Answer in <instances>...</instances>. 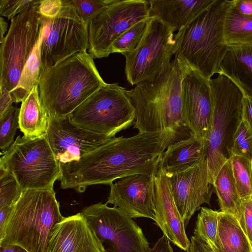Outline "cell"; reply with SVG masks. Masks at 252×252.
I'll use <instances>...</instances> for the list:
<instances>
[{"label":"cell","instance_id":"1","mask_svg":"<svg viewBox=\"0 0 252 252\" xmlns=\"http://www.w3.org/2000/svg\"><path fill=\"white\" fill-rule=\"evenodd\" d=\"M178 135L171 131L138 132L129 137H114L78 161L60 165L61 187L81 193L89 186H110L131 175L155 176L163 154Z\"/></svg>","mask_w":252,"mask_h":252},{"label":"cell","instance_id":"2","mask_svg":"<svg viewBox=\"0 0 252 252\" xmlns=\"http://www.w3.org/2000/svg\"><path fill=\"white\" fill-rule=\"evenodd\" d=\"M188 65L174 59L153 79L125 93L135 112L134 128L140 132L171 131L186 127L183 117L182 80Z\"/></svg>","mask_w":252,"mask_h":252},{"label":"cell","instance_id":"3","mask_svg":"<svg viewBox=\"0 0 252 252\" xmlns=\"http://www.w3.org/2000/svg\"><path fill=\"white\" fill-rule=\"evenodd\" d=\"M87 51L78 52L41 73L38 92L50 117L69 116L106 84Z\"/></svg>","mask_w":252,"mask_h":252},{"label":"cell","instance_id":"4","mask_svg":"<svg viewBox=\"0 0 252 252\" xmlns=\"http://www.w3.org/2000/svg\"><path fill=\"white\" fill-rule=\"evenodd\" d=\"M235 0H214L174 34L175 58L210 80L220 73L228 47L224 37L226 14Z\"/></svg>","mask_w":252,"mask_h":252},{"label":"cell","instance_id":"5","mask_svg":"<svg viewBox=\"0 0 252 252\" xmlns=\"http://www.w3.org/2000/svg\"><path fill=\"white\" fill-rule=\"evenodd\" d=\"M53 189L23 191L0 235V247L16 245L47 252L54 226L63 219Z\"/></svg>","mask_w":252,"mask_h":252},{"label":"cell","instance_id":"6","mask_svg":"<svg viewBox=\"0 0 252 252\" xmlns=\"http://www.w3.org/2000/svg\"><path fill=\"white\" fill-rule=\"evenodd\" d=\"M210 82L213 108L207 136L206 158L213 185L220 170L232 156L234 135L242 121L245 95L224 74L219 73Z\"/></svg>","mask_w":252,"mask_h":252},{"label":"cell","instance_id":"7","mask_svg":"<svg viewBox=\"0 0 252 252\" xmlns=\"http://www.w3.org/2000/svg\"><path fill=\"white\" fill-rule=\"evenodd\" d=\"M0 169L15 178L22 191L53 189L61 172L46 135L18 136L1 157Z\"/></svg>","mask_w":252,"mask_h":252},{"label":"cell","instance_id":"8","mask_svg":"<svg viewBox=\"0 0 252 252\" xmlns=\"http://www.w3.org/2000/svg\"><path fill=\"white\" fill-rule=\"evenodd\" d=\"M118 83H106L69 116L76 125L112 138L129 127L135 119V109Z\"/></svg>","mask_w":252,"mask_h":252},{"label":"cell","instance_id":"9","mask_svg":"<svg viewBox=\"0 0 252 252\" xmlns=\"http://www.w3.org/2000/svg\"><path fill=\"white\" fill-rule=\"evenodd\" d=\"M59 13L41 18V73L89 47V25L81 19L69 0H62Z\"/></svg>","mask_w":252,"mask_h":252},{"label":"cell","instance_id":"10","mask_svg":"<svg viewBox=\"0 0 252 252\" xmlns=\"http://www.w3.org/2000/svg\"><path fill=\"white\" fill-rule=\"evenodd\" d=\"M40 1L33 0L29 9L11 19L7 34L0 39V88L10 93L17 86L40 36L41 18L37 11Z\"/></svg>","mask_w":252,"mask_h":252},{"label":"cell","instance_id":"11","mask_svg":"<svg viewBox=\"0 0 252 252\" xmlns=\"http://www.w3.org/2000/svg\"><path fill=\"white\" fill-rule=\"evenodd\" d=\"M146 0H109L89 24V53L94 59L108 57L113 42L137 22L149 18Z\"/></svg>","mask_w":252,"mask_h":252},{"label":"cell","instance_id":"12","mask_svg":"<svg viewBox=\"0 0 252 252\" xmlns=\"http://www.w3.org/2000/svg\"><path fill=\"white\" fill-rule=\"evenodd\" d=\"M149 18L140 46L124 55L126 76L131 85L154 78L170 64L175 54L174 32L157 18Z\"/></svg>","mask_w":252,"mask_h":252},{"label":"cell","instance_id":"13","mask_svg":"<svg viewBox=\"0 0 252 252\" xmlns=\"http://www.w3.org/2000/svg\"><path fill=\"white\" fill-rule=\"evenodd\" d=\"M81 214L111 252H149V243L141 228L118 207L99 202L84 208Z\"/></svg>","mask_w":252,"mask_h":252},{"label":"cell","instance_id":"14","mask_svg":"<svg viewBox=\"0 0 252 252\" xmlns=\"http://www.w3.org/2000/svg\"><path fill=\"white\" fill-rule=\"evenodd\" d=\"M46 136L60 165L78 161L111 139L76 125L68 116L50 117Z\"/></svg>","mask_w":252,"mask_h":252},{"label":"cell","instance_id":"15","mask_svg":"<svg viewBox=\"0 0 252 252\" xmlns=\"http://www.w3.org/2000/svg\"><path fill=\"white\" fill-rule=\"evenodd\" d=\"M210 80L188 66L181 88L182 114L186 127L193 135L207 140L213 108Z\"/></svg>","mask_w":252,"mask_h":252},{"label":"cell","instance_id":"16","mask_svg":"<svg viewBox=\"0 0 252 252\" xmlns=\"http://www.w3.org/2000/svg\"><path fill=\"white\" fill-rule=\"evenodd\" d=\"M167 176L174 201L186 227L201 205L210 203L213 185L207 158L183 171Z\"/></svg>","mask_w":252,"mask_h":252},{"label":"cell","instance_id":"17","mask_svg":"<svg viewBox=\"0 0 252 252\" xmlns=\"http://www.w3.org/2000/svg\"><path fill=\"white\" fill-rule=\"evenodd\" d=\"M154 177L137 174L110 185L106 203L113 204L131 218H147L156 222Z\"/></svg>","mask_w":252,"mask_h":252},{"label":"cell","instance_id":"18","mask_svg":"<svg viewBox=\"0 0 252 252\" xmlns=\"http://www.w3.org/2000/svg\"><path fill=\"white\" fill-rule=\"evenodd\" d=\"M155 224L173 244L188 252L190 246L184 220L176 207L168 178L159 168L154 177Z\"/></svg>","mask_w":252,"mask_h":252},{"label":"cell","instance_id":"19","mask_svg":"<svg viewBox=\"0 0 252 252\" xmlns=\"http://www.w3.org/2000/svg\"><path fill=\"white\" fill-rule=\"evenodd\" d=\"M81 213L64 217L52 230L47 252H106Z\"/></svg>","mask_w":252,"mask_h":252},{"label":"cell","instance_id":"20","mask_svg":"<svg viewBox=\"0 0 252 252\" xmlns=\"http://www.w3.org/2000/svg\"><path fill=\"white\" fill-rule=\"evenodd\" d=\"M149 17L158 19L173 32L186 27L214 0H150Z\"/></svg>","mask_w":252,"mask_h":252},{"label":"cell","instance_id":"21","mask_svg":"<svg viewBox=\"0 0 252 252\" xmlns=\"http://www.w3.org/2000/svg\"><path fill=\"white\" fill-rule=\"evenodd\" d=\"M208 143L206 139L190 136L171 144L162 155L159 168L167 176L183 171L207 157Z\"/></svg>","mask_w":252,"mask_h":252},{"label":"cell","instance_id":"22","mask_svg":"<svg viewBox=\"0 0 252 252\" xmlns=\"http://www.w3.org/2000/svg\"><path fill=\"white\" fill-rule=\"evenodd\" d=\"M219 73L229 78L245 95L252 98V43L228 45Z\"/></svg>","mask_w":252,"mask_h":252},{"label":"cell","instance_id":"23","mask_svg":"<svg viewBox=\"0 0 252 252\" xmlns=\"http://www.w3.org/2000/svg\"><path fill=\"white\" fill-rule=\"evenodd\" d=\"M49 121L50 116L41 103L38 85H35L22 102L19 118V129L26 137H41L46 134Z\"/></svg>","mask_w":252,"mask_h":252},{"label":"cell","instance_id":"24","mask_svg":"<svg viewBox=\"0 0 252 252\" xmlns=\"http://www.w3.org/2000/svg\"><path fill=\"white\" fill-rule=\"evenodd\" d=\"M213 250L218 252H252L250 242L234 216L219 211L217 248Z\"/></svg>","mask_w":252,"mask_h":252},{"label":"cell","instance_id":"25","mask_svg":"<svg viewBox=\"0 0 252 252\" xmlns=\"http://www.w3.org/2000/svg\"><path fill=\"white\" fill-rule=\"evenodd\" d=\"M213 186L218 197L220 211L234 216L239 221L242 202L236 189L230 159L220 170Z\"/></svg>","mask_w":252,"mask_h":252},{"label":"cell","instance_id":"26","mask_svg":"<svg viewBox=\"0 0 252 252\" xmlns=\"http://www.w3.org/2000/svg\"><path fill=\"white\" fill-rule=\"evenodd\" d=\"M42 67L40 35L25 66L16 88L11 92L15 103L22 102L38 85Z\"/></svg>","mask_w":252,"mask_h":252},{"label":"cell","instance_id":"27","mask_svg":"<svg viewBox=\"0 0 252 252\" xmlns=\"http://www.w3.org/2000/svg\"><path fill=\"white\" fill-rule=\"evenodd\" d=\"M234 3L228 9L225 17V43L228 45L252 43V19L241 14Z\"/></svg>","mask_w":252,"mask_h":252},{"label":"cell","instance_id":"28","mask_svg":"<svg viewBox=\"0 0 252 252\" xmlns=\"http://www.w3.org/2000/svg\"><path fill=\"white\" fill-rule=\"evenodd\" d=\"M238 193L241 199L252 198V161L239 156L230 158Z\"/></svg>","mask_w":252,"mask_h":252},{"label":"cell","instance_id":"29","mask_svg":"<svg viewBox=\"0 0 252 252\" xmlns=\"http://www.w3.org/2000/svg\"><path fill=\"white\" fill-rule=\"evenodd\" d=\"M219 216V211L201 207L194 230V235L204 241L212 250L217 248Z\"/></svg>","mask_w":252,"mask_h":252},{"label":"cell","instance_id":"30","mask_svg":"<svg viewBox=\"0 0 252 252\" xmlns=\"http://www.w3.org/2000/svg\"><path fill=\"white\" fill-rule=\"evenodd\" d=\"M149 20V17L137 22L119 36L111 45V53L124 55L136 50L144 37Z\"/></svg>","mask_w":252,"mask_h":252},{"label":"cell","instance_id":"31","mask_svg":"<svg viewBox=\"0 0 252 252\" xmlns=\"http://www.w3.org/2000/svg\"><path fill=\"white\" fill-rule=\"evenodd\" d=\"M20 108L12 106L0 118V148L7 150L14 142L16 130L19 128Z\"/></svg>","mask_w":252,"mask_h":252},{"label":"cell","instance_id":"32","mask_svg":"<svg viewBox=\"0 0 252 252\" xmlns=\"http://www.w3.org/2000/svg\"><path fill=\"white\" fill-rule=\"evenodd\" d=\"M22 192L15 178L0 169V208L14 206Z\"/></svg>","mask_w":252,"mask_h":252},{"label":"cell","instance_id":"33","mask_svg":"<svg viewBox=\"0 0 252 252\" xmlns=\"http://www.w3.org/2000/svg\"><path fill=\"white\" fill-rule=\"evenodd\" d=\"M232 154L252 161V133L242 120L234 135Z\"/></svg>","mask_w":252,"mask_h":252},{"label":"cell","instance_id":"34","mask_svg":"<svg viewBox=\"0 0 252 252\" xmlns=\"http://www.w3.org/2000/svg\"><path fill=\"white\" fill-rule=\"evenodd\" d=\"M81 19L90 22L108 4L109 0H69Z\"/></svg>","mask_w":252,"mask_h":252},{"label":"cell","instance_id":"35","mask_svg":"<svg viewBox=\"0 0 252 252\" xmlns=\"http://www.w3.org/2000/svg\"><path fill=\"white\" fill-rule=\"evenodd\" d=\"M33 2V0H0V15L11 20L29 9Z\"/></svg>","mask_w":252,"mask_h":252},{"label":"cell","instance_id":"36","mask_svg":"<svg viewBox=\"0 0 252 252\" xmlns=\"http://www.w3.org/2000/svg\"><path fill=\"white\" fill-rule=\"evenodd\" d=\"M241 200L242 213L239 222L252 248V198Z\"/></svg>","mask_w":252,"mask_h":252},{"label":"cell","instance_id":"37","mask_svg":"<svg viewBox=\"0 0 252 252\" xmlns=\"http://www.w3.org/2000/svg\"><path fill=\"white\" fill-rule=\"evenodd\" d=\"M62 3V0H40L38 12L43 17L53 18L60 11Z\"/></svg>","mask_w":252,"mask_h":252},{"label":"cell","instance_id":"38","mask_svg":"<svg viewBox=\"0 0 252 252\" xmlns=\"http://www.w3.org/2000/svg\"><path fill=\"white\" fill-rule=\"evenodd\" d=\"M242 120L252 133V98L245 95L243 99Z\"/></svg>","mask_w":252,"mask_h":252},{"label":"cell","instance_id":"39","mask_svg":"<svg viewBox=\"0 0 252 252\" xmlns=\"http://www.w3.org/2000/svg\"><path fill=\"white\" fill-rule=\"evenodd\" d=\"M0 118L2 117L13 106L14 100L10 92L0 88Z\"/></svg>","mask_w":252,"mask_h":252},{"label":"cell","instance_id":"40","mask_svg":"<svg viewBox=\"0 0 252 252\" xmlns=\"http://www.w3.org/2000/svg\"><path fill=\"white\" fill-rule=\"evenodd\" d=\"M190 246L187 252H213L209 246L200 238L194 235L191 237Z\"/></svg>","mask_w":252,"mask_h":252},{"label":"cell","instance_id":"41","mask_svg":"<svg viewBox=\"0 0 252 252\" xmlns=\"http://www.w3.org/2000/svg\"><path fill=\"white\" fill-rule=\"evenodd\" d=\"M149 252H174L170 244V240L167 237L163 234L158 239Z\"/></svg>","mask_w":252,"mask_h":252},{"label":"cell","instance_id":"42","mask_svg":"<svg viewBox=\"0 0 252 252\" xmlns=\"http://www.w3.org/2000/svg\"><path fill=\"white\" fill-rule=\"evenodd\" d=\"M234 6L241 14L252 19V0H235Z\"/></svg>","mask_w":252,"mask_h":252},{"label":"cell","instance_id":"43","mask_svg":"<svg viewBox=\"0 0 252 252\" xmlns=\"http://www.w3.org/2000/svg\"><path fill=\"white\" fill-rule=\"evenodd\" d=\"M13 206H6L0 208V235L4 231L9 217L13 209Z\"/></svg>","mask_w":252,"mask_h":252},{"label":"cell","instance_id":"44","mask_svg":"<svg viewBox=\"0 0 252 252\" xmlns=\"http://www.w3.org/2000/svg\"><path fill=\"white\" fill-rule=\"evenodd\" d=\"M0 252H29L24 248L16 245H7L0 247Z\"/></svg>","mask_w":252,"mask_h":252},{"label":"cell","instance_id":"45","mask_svg":"<svg viewBox=\"0 0 252 252\" xmlns=\"http://www.w3.org/2000/svg\"><path fill=\"white\" fill-rule=\"evenodd\" d=\"M0 39H1L4 37L3 35L7 30V24L1 17L0 18Z\"/></svg>","mask_w":252,"mask_h":252},{"label":"cell","instance_id":"46","mask_svg":"<svg viewBox=\"0 0 252 252\" xmlns=\"http://www.w3.org/2000/svg\"><path fill=\"white\" fill-rule=\"evenodd\" d=\"M212 250L213 251V252H218V251H215V250Z\"/></svg>","mask_w":252,"mask_h":252},{"label":"cell","instance_id":"47","mask_svg":"<svg viewBox=\"0 0 252 252\" xmlns=\"http://www.w3.org/2000/svg\"></svg>","mask_w":252,"mask_h":252},{"label":"cell","instance_id":"48","mask_svg":"<svg viewBox=\"0 0 252 252\" xmlns=\"http://www.w3.org/2000/svg\"></svg>","mask_w":252,"mask_h":252}]
</instances>
